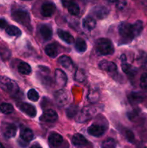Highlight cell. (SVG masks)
Listing matches in <instances>:
<instances>
[{"label": "cell", "mask_w": 147, "mask_h": 148, "mask_svg": "<svg viewBox=\"0 0 147 148\" xmlns=\"http://www.w3.org/2000/svg\"><path fill=\"white\" fill-rule=\"evenodd\" d=\"M7 26L8 25H7V21L5 20H4V19H0V28L6 29Z\"/></svg>", "instance_id": "40"}, {"label": "cell", "mask_w": 147, "mask_h": 148, "mask_svg": "<svg viewBox=\"0 0 147 148\" xmlns=\"http://www.w3.org/2000/svg\"><path fill=\"white\" fill-rule=\"evenodd\" d=\"M140 86L144 90H147V73L142 74L140 78Z\"/></svg>", "instance_id": "35"}, {"label": "cell", "mask_w": 147, "mask_h": 148, "mask_svg": "<svg viewBox=\"0 0 147 148\" xmlns=\"http://www.w3.org/2000/svg\"><path fill=\"white\" fill-rule=\"evenodd\" d=\"M54 98L56 103L59 106H63L66 105L69 101V96L66 92L63 90H59L54 94Z\"/></svg>", "instance_id": "11"}, {"label": "cell", "mask_w": 147, "mask_h": 148, "mask_svg": "<svg viewBox=\"0 0 147 148\" xmlns=\"http://www.w3.org/2000/svg\"><path fill=\"white\" fill-rule=\"evenodd\" d=\"M40 120L44 122L54 123L58 120V114L53 110H47L42 114L40 117Z\"/></svg>", "instance_id": "12"}, {"label": "cell", "mask_w": 147, "mask_h": 148, "mask_svg": "<svg viewBox=\"0 0 147 148\" xmlns=\"http://www.w3.org/2000/svg\"><path fill=\"white\" fill-rule=\"evenodd\" d=\"M17 69H18V72L20 74L24 75H30L32 72V69L30 65H29V64L24 62L20 63V64L18 65V67H17Z\"/></svg>", "instance_id": "27"}, {"label": "cell", "mask_w": 147, "mask_h": 148, "mask_svg": "<svg viewBox=\"0 0 147 148\" xmlns=\"http://www.w3.org/2000/svg\"><path fill=\"white\" fill-rule=\"evenodd\" d=\"M48 142L50 145L53 147H58L63 144V138L61 134L53 132L49 135Z\"/></svg>", "instance_id": "15"}, {"label": "cell", "mask_w": 147, "mask_h": 148, "mask_svg": "<svg viewBox=\"0 0 147 148\" xmlns=\"http://www.w3.org/2000/svg\"><path fill=\"white\" fill-rule=\"evenodd\" d=\"M27 98H28L29 100H30V101H33V102H35V101H38L39 95L35 90L30 89V90L27 92Z\"/></svg>", "instance_id": "32"}, {"label": "cell", "mask_w": 147, "mask_h": 148, "mask_svg": "<svg viewBox=\"0 0 147 148\" xmlns=\"http://www.w3.org/2000/svg\"><path fill=\"white\" fill-rule=\"evenodd\" d=\"M13 20L22 25L29 30H31V22H30V14L27 12L22 10H17L14 11L12 14Z\"/></svg>", "instance_id": "3"}, {"label": "cell", "mask_w": 147, "mask_h": 148, "mask_svg": "<svg viewBox=\"0 0 147 148\" xmlns=\"http://www.w3.org/2000/svg\"><path fill=\"white\" fill-rule=\"evenodd\" d=\"M30 148H42V147H41V146H40V145L36 144V145H33L32 146V147Z\"/></svg>", "instance_id": "41"}, {"label": "cell", "mask_w": 147, "mask_h": 148, "mask_svg": "<svg viewBox=\"0 0 147 148\" xmlns=\"http://www.w3.org/2000/svg\"><path fill=\"white\" fill-rule=\"evenodd\" d=\"M78 112V107L76 106H71L68 108L67 111H66V114H67V116L70 118L74 116Z\"/></svg>", "instance_id": "34"}, {"label": "cell", "mask_w": 147, "mask_h": 148, "mask_svg": "<svg viewBox=\"0 0 147 148\" xmlns=\"http://www.w3.org/2000/svg\"><path fill=\"white\" fill-rule=\"evenodd\" d=\"M10 55H11V53H10V51L8 49H5V48H0V56H1L2 59H9Z\"/></svg>", "instance_id": "36"}, {"label": "cell", "mask_w": 147, "mask_h": 148, "mask_svg": "<svg viewBox=\"0 0 147 148\" xmlns=\"http://www.w3.org/2000/svg\"><path fill=\"white\" fill-rule=\"evenodd\" d=\"M110 10L108 7L104 5L95 6L92 10V13L98 19H104L109 14Z\"/></svg>", "instance_id": "10"}, {"label": "cell", "mask_w": 147, "mask_h": 148, "mask_svg": "<svg viewBox=\"0 0 147 148\" xmlns=\"http://www.w3.org/2000/svg\"><path fill=\"white\" fill-rule=\"evenodd\" d=\"M56 11V6L50 2H46L41 7V14L44 17H50Z\"/></svg>", "instance_id": "16"}, {"label": "cell", "mask_w": 147, "mask_h": 148, "mask_svg": "<svg viewBox=\"0 0 147 148\" xmlns=\"http://www.w3.org/2000/svg\"><path fill=\"white\" fill-rule=\"evenodd\" d=\"M98 100L97 92H92L88 95V101L91 103H95Z\"/></svg>", "instance_id": "37"}, {"label": "cell", "mask_w": 147, "mask_h": 148, "mask_svg": "<svg viewBox=\"0 0 147 148\" xmlns=\"http://www.w3.org/2000/svg\"><path fill=\"white\" fill-rule=\"evenodd\" d=\"M82 25L86 30L91 31L96 27V21L92 17H86L83 20Z\"/></svg>", "instance_id": "22"}, {"label": "cell", "mask_w": 147, "mask_h": 148, "mask_svg": "<svg viewBox=\"0 0 147 148\" xmlns=\"http://www.w3.org/2000/svg\"><path fill=\"white\" fill-rule=\"evenodd\" d=\"M63 4H66L65 7H67L69 12L71 14L74 16L79 15V12H80V8L76 3L74 2V1H66V2L63 1Z\"/></svg>", "instance_id": "20"}, {"label": "cell", "mask_w": 147, "mask_h": 148, "mask_svg": "<svg viewBox=\"0 0 147 148\" xmlns=\"http://www.w3.org/2000/svg\"><path fill=\"white\" fill-rule=\"evenodd\" d=\"M0 111L4 114H10L14 111V107L8 103H3L0 105Z\"/></svg>", "instance_id": "30"}, {"label": "cell", "mask_w": 147, "mask_h": 148, "mask_svg": "<svg viewBox=\"0 0 147 148\" xmlns=\"http://www.w3.org/2000/svg\"><path fill=\"white\" fill-rule=\"evenodd\" d=\"M97 110L93 106H87L84 108L76 116V120L77 122H84L91 119L96 114Z\"/></svg>", "instance_id": "5"}, {"label": "cell", "mask_w": 147, "mask_h": 148, "mask_svg": "<svg viewBox=\"0 0 147 148\" xmlns=\"http://www.w3.org/2000/svg\"><path fill=\"white\" fill-rule=\"evenodd\" d=\"M133 26V30L134 36L135 37L138 36L141 33L144 29V25H143V22L141 20H137L135 22L134 24L132 25Z\"/></svg>", "instance_id": "29"}, {"label": "cell", "mask_w": 147, "mask_h": 148, "mask_svg": "<svg viewBox=\"0 0 147 148\" xmlns=\"http://www.w3.org/2000/svg\"><path fill=\"white\" fill-rule=\"evenodd\" d=\"M5 31L10 36H16V37H19L22 34V31L20 30V29L14 25L7 26V28L5 29Z\"/></svg>", "instance_id": "28"}, {"label": "cell", "mask_w": 147, "mask_h": 148, "mask_svg": "<svg viewBox=\"0 0 147 148\" xmlns=\"http://www.w3.org/2000/svg\"><path fill=\"white\" fill-rule=\"evenodd\" d=\"M96 50L99 54L108 56V55L112 54L115 49L112 41L110 39L102 38L97 40Z\"/></svg>", "instance_id": "1"}, {"label": "cell", "mask_w": 147, "mask_h": 148, "mask_svg": "<svg viewBox=\"0 0 147 148\" xmlns=\"http://www.w3.org/2000/svg\"><path fill=\"white\" fill-rule=\"evenodd\" d=\"M0 88L10 95H16L20 90L17 82L5 76H0Z\"/></svg>", "instance_id": "2"}, {"label": "cell", "mask_w": 147, "mask_h": 148, "mask_svg": "<svg viewBox=\"0 0 147 148\" xmlns=\"http://www.w3.org/2000/svg\"><path fill=\"white\" fill-rule=\"evenodd\" d=\"M75 49L80 53L84 52L86 50V41L82 38H77L75 40Z\"/></svg>", "instance_id": "26"}, {"label": "cell", "mask_w": 147, "mask_h": 148, "mask_svg": "<svg viewBox=\"0 0 147 148\" xmlns=\"http://www.w3.org/2000/svg\"><path fill=\"white\" fill-rule=\"evenodd\" d=\"M58 62L63 67L66 68V69H71L73 66V62L69 56L63 55L58 59Z\"/></svg>", "instance_id": "25"}, {"label": "cell", "mask_w": 147, "mask_h": 148, "mask_svg": "<svg viewBox=\"0 0 147 148\" xmlns=\"http://www.w3.org/2000/svg\"><path fill=\"white\" fill-rule=\"evenodd\" d=\"M55 79L56 83L59 87H64L67 82V76L63 70L56 69L55 70Z\"/></svg>", "instance_id": "13"}, {"label": "cell", "mask_w": 147, "mask_h": 148, "mask_svg": "<svg viewBox=\"0 0 147 148\" xmlns=\"http://www.w3.org/2000/svg\"><path fill=\"white\" fill-rule=\"evenodd\" d=\"M0 148H5L4 147V146L2 145V143H0Z\"/></svg>", "instance_id": "42"}, {"label": "cell", "mask_w": 147, "mask_h": 148, "mask_svg": "<svg viewBox=\"0 0 147 148\" xmlns=\"http://www.w3.org/2000/svg\"><path fill=\"white\" fill-rule=\"evenodd\" d=\"M75 80L77 82H82L85 79V73L83 70L82 69H78L75 73L74 76Z\"/></svg>", "instance_id": "33"}, {"label": "cell", "mask_w": 147, "mask_h": 148, "mask_svg": "<svg viewBox=\"0 0 147 148\" xmlns=\"http://www.w3.org/2000/svg\"><path fill=\"white\" fill-rule=\"evenodd\" d=\"M45 52L50 58H55L58 55V47L56 43H50L45 48Z\"/></svg>", "instance_id": "24"}, {"label": "cell", "mask_w": 147, "mask_h": 148, "mask_svg": "<svg viewBox=\"0 0 147 148\" xmlns=\"http://www.w3.org/2000/svg\"><path fill=\"white\" fill-rule=\"evenodd\" d=\"M17 128L15 124L12 123L2 122L1 124V132L3 136L7 139L14 137L17 133Z\"/></svg>", "instance_id": "6"}, {"label": "cell", "mask_w": 147, "mask_h": 148, "mask_svg": "<svg viewBox=\"0 0 147 148\" xmlns=\"http://www.w3.org/2000/svg\"><path fill=\"white\" fill-rule=\"evenodd\" d=\"M126 4H127L126 1H117L116 7L118 9V10H122V9L126 6Z\"/></svg>", "instance_id": "39"}, {"label": "cell", "mask_w": 147, "mask_h": 148, "mask_svg": "<svg viewBox=\"0 0 147 148\" xmlns=\"http://www.w3.org/2000/svg\"><path fill=\"white\" fill-rule=\"evenodd\" d=\"M125 137L129 143H133L135 140V136H134L133 133L130 130L125 131Z\"/></svg>", "instance_id": "38"}, {"label": "cell", "mask_w": 147, "mask_h": 148, "mask_svg": "<svg viewBox=\"0 0 147 148\" xmlns=\"http://www.w3.org/2000/svg\"><path fill=\"white\" fill-rule=\"evenodd\" d=\"M128 101L133 105L140 103L144 100V96L138 92H131L128 96Z\"/></svg>", "instance_id": "23"}, {"label": "cell", "mask_w": 147, "mask_h": 148, "mask_svg": "<svg viewBox=\"0 0 147 148\" xmlns=\"http://www.w3.org/2000/svg\"><path fill=\"white\" fill-rule=\"evenodd\" d=\"M17 107L24 114H25L28 116L32 117V118L35 116L36 114H37L35 107L31 104L27 103H17Z\"/></svg>", "instance_id": "8"}, {"label": "cell", "mask_w": 147, "mask_h": 148, "mask_svg": "<svg viewBox=\"0 0 147 148\" xmlns=\"http://www.w3.org/2000/svg\"><path fill=\"white\" fill-rule=\"evenodd\" d=\"M118 32L122 40L131 41L135 38L132 25L127 22H122L118 27Z\"/></svg>", "instance_id": "4"}, {"label": "cell", "mask_w": 147, "mask_h": 148, "mask_svg": "<svg viewBox=\"0 0 147 148\" xmlns=\"http://www.w3.org/2000/svg\"><path fill=\"white\" fill-rule=\"evenodd\" d=\"M99 67L102 70L106 71L109 73H115L117 72V66L114 62L108 60H102L99 62Z\"/></svg>", "instance_id": "14"}, {"label": "cell", "mask_w": 147, "mask_h": 148, "mask_svg": "<svg viewBox=\"0 0 147 148\" xmlns=\"http://www.w3.org/2000/svg\"><path fill=\"white\" fill-rule=\"evenodd\" d=\"M106 126H104L102 124H97V123L92 124L87 129V132L89 133V134L93 136V137H97L103 135L104 133L106 132Z\"/></svg>", "instance_id": "7"}, {"label": "cell", "mask_w": 147, "mask_h": 148, "mask_svg": "<svg viewBox=\"0 0 147 148\" xmlns=\"http://www.w3.org/2000/svg\"><path fill=\"white\" fill-rule=\"evenodd\" d=\"M115 146H116V142L114 139L110 137L104 140L102 144V148H115Z\"/></svg>", "instance_id": "31"}, {"label": "cell", "mask_w": 147, "mask_h": 148, "mask_svg": "<svg viewBox=\"0 0 147 148\" xmlns=\"http://www.w3.org/2000/svg\"><path fill=\"white\" fill-rule=\"evenodd\" d=\"M71 142L76 147H84L88 144L87 140L81 134H75L72 137Z\"/></svg>", "instance_id": "17"}, {"label": "cell", "mask_w": 147, "mask_h": 148, "mask_svg": "<svg viewBox=\"0 0 147 148\" xmlns=\"http://www.w3.org/2000/svg\"><path fill=\"white\" fill-rule=\"evenodd\" d=\"M57 33L59 37L61 40H63V41L66 42V43L71 44V43H73L74 42V38L73 36L69 32L65 31V30H61V29H59L57 31Z\"/></svg>", "instance_id": "19"}, {"label": "cell", "mask_w": 147, "mask_h": 148, "mask_svg": "<svg viewBox=\"0 0 147 148\" xmlns=\"http://www.w3.org/2000/svg\"><path fill=\"white\" fill-rule=\"evenodd\" d=\"M34 134L30 129L27 127H22L20 131V137L25 142H30L33 139Z\"/></svg>", "instance_id": "21"}, {"label": "cell", "mask_w": 147, "mask_h": 148, "mask_svg": "<svg viewBox=\"0 0 147 148\" xmlns=\"http://www.w3.org/2000/svg\"><path fill=\"white\" fill-rule=\"evenodd\" d=\"M39 29H40V35L44 40H48L51 38L52 36H53V31H52L51 27H49L47 25H42L40 26Z\"/></svg>", "instance_id": "18"}, {"label": "cell", "mask_w": 147, "mask_h": 148, "mask_svg": "<svg viewBox=\"0 0 147 148\" xmlns=\"http://www.w3.org/2000/svg\"><path fill=\"white\" fill-rule=\"evenodd\" d=\"M121 59V68H122L123 72H125L127 75H130V76H134L136 74L137 69L136 68L134 67L132 65L129 64L127 62L126 56L124 54H122L120 57Z\"/></svg>", "instance_id": "9"}]
</instances>
